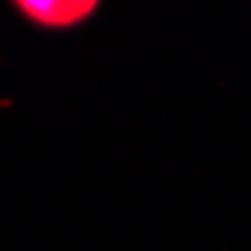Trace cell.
<instances>
[{
    "label": "cell",
    "instance_id": "obj_1",
    "mask_svg": "<svg viewBox=\"0 0 251 251\" xmlns=\"http://www.w3.org/2000/svg\"><path fill=\"white\" fill-rule=\"evenodd\" d=\"M18 9L45 27H72L93 12V3H18Z\"/></svg>",
    "mask_w": 251,
    "mask_h": 251
}]
</instances>
